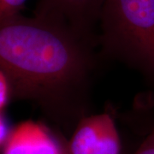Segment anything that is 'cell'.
<instances>
[{
    "label": "cell",
    "mask_w": 154,
    "mask_h": 154,
    "mask_svg": "<svg viewBox=\"0 0 154 154\" xmlns=\"http://www.w3.org/2000/svg\"><path fill=\"white\" fill-rule=\"evenodd\" d=\"M94 45L58 22L20 14L0 22V70L11 95L71 127L88 111Z\"/></svg>",
    "instance_id": "cell-1"
},
{
    "label": "cell",
    "mask_w": 154,
    "mask_h": 154,
    "mask_svg": "<svg viewBox=\"0 0 154 154\" xmlns=\"http://www.w3.org/2000/svg\"><path fill=\"white\" fill-rule=\"evenodd\" d=\"M98 43L154 81V0H104Z\"/></svg>",
    "instance_id": "cell-2"
},
{
    "label": "cell",
    "mask_w": 154,
    "mask_h": 154,
    "mask_svg": "<svg viewBox=\"0 0 154 154\" xmlns=\"http://www.w3.org/2000/svg\"><path fill=\"white\" fill-rule=\"evenodd\" d=\"M104 0H38L34 15L58 22L89 42H98Z\"/></svg>",
    "instance_id": "cell-3"
},
{
    "label": "cell",
    "mask_w": 154,
    "mask_h": 154,
    "mask_svg": "<svg viewBox=\"0 0 154 154\" xmlns=\"http://www.w3.org/2000/svg\"><path fill=\"white\" fill-rule=\"evenodd\" d=\"M68 149L71 154H120L121 141L109 114L85 116L76 125Z\"/></svg>",
    "instance_id": "cell-4"
},
{
    "label": "cell",
    "mask_w": 154,
    "mask_h": 154,
    "mask_svg": "<svg viewBox=\"0 0 154 154\" xmlns=\"http://www.w3.org/2000/svg\"><path fill=\"white\" fill-rule=\"evenodd\" d=\"M61 142L38 122H22L10 133L3 154H61Z\"/></svg>",
    "instance_id": "cell-5"
},
{
    "label": "cell",
    "mask_w": 154,
    "mask_h": 154,
    "mask_svg": "<svg viewBox=\"0 0 154 154\" xmlns=\"http://www.w3.org/2000/svg\"><path fill=\"white\" fill-rule=\"evenodd\" d=\"M27 0H0V22L21 14Z\"/></svg>",
    "instance_id": "cell-6"
},
{
    "label": "cell",
    "mask_w": 154,
    "mask_h": 154,
    "mask_svg": "<svg viewBox=\"0 0 154 154\" xmlns=\"http://www.w3.org/2000/svg\"><path fill=\"white\" fill-rule=\"evenodd\" d=\"M11 96V88L6 75L0 70V111Z\"/></svg>",
    "instance_id": "cell-7"
},
{
    "label": "cell",
    "mask_w": 154,
    "mask_h": 154,
    "mask_svg": "<svg viewBox=\"0 0 154 154\" xmlns=\"http://www.w3.org/2000/svg\"><path fill=\"white\" fill-rule=\"evenodd\" d=\"M134 154H154V127Z\"/></svg>",
    "instance_id": "cell-8"
},
{
    "label": "cell",
    "mask_w": 154,
    "mask_h": 154,
    "mask_svg": "<svg viewBox=\"0 0 154 154\" xmlns=\"http://www.w3.org/2000/svg\"><path fill=\"white\" fill-rule=\"evenodd\" d=\"M10 133L11 131H9L7 122L0 113V147L2 146H5L6 140L10 135Z\"/></svg>",
    "instance_id": "cell-9"
},
{
    "label": "cell",
    "mask_w": 154,
    "mask_h": 154,
    "mask_svg": "<svg viewBox=\"0 0 154 154\" xmlns=\"http://www.w3.org/2000/svg\"><path fill=\"white\" fill-rule=\"evenodd\" d=\"M61 146H62V149H61V154H71L69 152V149H68V144L65 143H62L61 142Z\"/></svg>",
    "instance_id": "cell-10"
}]
</instances>
